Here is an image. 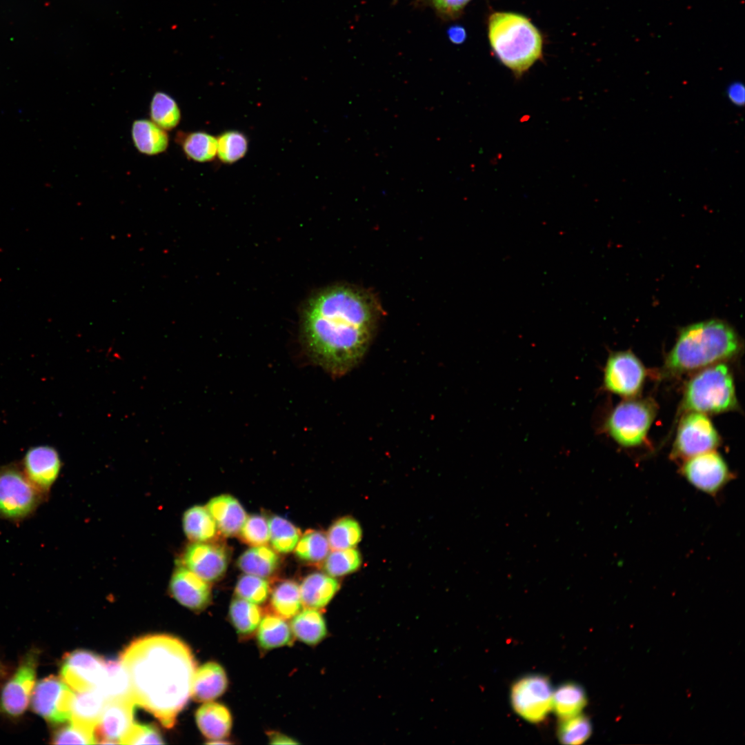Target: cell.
Masks as SVG:
<instances>
[{"label":"cell","instance_id":"8d00e7d4","mask_svg":"<svg viewBox=\"0 0 745 745\" xmlns=\"http://www.w3.org/2000/svg\"><path fill=\"white\" fill-rule=\"evenodd\" d=\"M295 553L304 562L319 563L324 561L330 551L327 535L318 530H308L300 537Z\"/></svg>","mask_w":745,"mask_h":745},{"label":"cell","instance_id":"52a82bcc","mask_svg":"<svg viewBox=\"0 0 745 745\" xmlns=\"http://www.w3.org/2000/svg\"><path fill=\"white\" fill-rule=\"evenodd\" d=\"M656 414L650 399H630L619 404L605 424L607 432L619 444L633 447L641 444Z\"/></svg>","mask_w":745,"mask_h":745},{"label":"cell","instance_id":"2e32d148","mask_svg":"<svg viewBox=\"0 0 745 745\" xmlns=\"http://www.w3.org/2000/svg\"><path fill=\"white\" fill-rule=\"evenodd\" d=\"M135 706L131 697L107 699L95 728L97 744H119L134 724Z\"/></svg>","mask_w":745,"mask_h":745},{"label":"cell","instance_id":"cb8c5ba5","mask_svg":"<svg viewBox=\"0 0 745 745\" xmlns=\"http://www.w3.org/2000/svg\"><path fill=\"white\" fill-rule=\"evenodd\" d=\"M131 135L135 146L142 154L159 155L165 152L168 147V133L151 120H135L132 126Z\"/></svg>","mask_w":745,"mask_h":745},{"label":"cell","instance_id":"6da1fadb","mask_svg":"<svg viewBox=\"0 0 745 745\" xmlns=\"http://www.w3.org/2000/svg\"><path fill=\"white\" fill-rule=\"evenodd\" d=\"M378 317L375 299L358 288L340 286L321 292L304 319L309 358L332 376L345 375L363 358Z\"/></svg>","mask_w":745,"mask_h":745},{"label":"cell","instance_id":"f546056e","mask_svg":"<svg viewBox=\"0 0 745 745\" xmlns=\"http://www.w3.org/2000/svg\"><path fill=\"white\" fill-rule=\"evenodd\" d=\"M178 139L183 153L189 159L206 163L217 157V137L208 132L197 131L181 134Z\"/></svg>","mask_w":745,"mask_h":745},{"label":"cell","instance_id":"30bf717a","mask_svg":"<svg viewBox=\"0 0 745 745\" xmlns=\"http://www.w3.org/2000/svg\"><path fill=\"white\" fill-rule=\"evenodd\" d=\"M719 442L717 430L708 417L703 413L689 412L679 422L671 456L674 459L684 461L714 450Z\"/></svg>","mask_w":745,"mask_h":745},{"label":"cell","instance_id":"ac0fdd59","mask_svg":"<svg viewBox=\"0 0 745 745\" xmlns=\"http://www.w3.org/2000/svg\"><path fill=\"white\" fill-rule=\"evenodd\" d=\"M169 588L171 595L179 603L192 610L204 609L211 601L208 582L184 566L175 569Z\"/></svg>","mask_w":745,"mask_h":745},{"label":"cell","instance_id":"9a60e30c","mask_svg":"<svg viewBox=\"0 0 745 745\" xmlns=\"http://www.w3.org/2000/svg\"><path fill=\"white\" fill-rule=\"evenodd\" d=\"M20 465L29 481L48 499L61 470L57 450L48 445L32 446L26 452Z\"/></svg>","mask_w":745,"mask_h":745},{"label":"cell","instance_id":"ba28073f","mask_svg":"<svg viewBox=\"0 0 745 745\" xmlns=\"http://www.w3.org/2000/svg\"><path fill=\"white\" fill-rule=\"evenodd\" d=\"M40 651L32 648L22 657L17 668L3 686L0 694V712L19 717L26 711L36 684Z\"/></svg>","mask_w":745,"mask_h":745},{"label":"cell","instance_id":"8992f818","mask_svg":"<svg viewBox=\"0 0 745 745\" xmlns=\"http://www.w3.org/2000/svg\"><path fill=\"white\" fill-rule=\"evenodd\" d=\"M47 499L24 474L21 465H0V519L20 524L34 516Z\"/></svg>","mask_w":745,"mask_h":745},{"label":"cell","instance_id":"ab89813d","mask_svg":"<svg viewBox=\"0 0 745 745\" xmlns=\"http://www.w3.org/2000/svg\"><path fill=\"white\" fill-rule=\"evenodd\" d=\"M591 730L589 719L579 713L561 719L557 729V737L564 744H581L588 739Z\"/></svg>","mask_w":745,"mask_h":745},{"label":"cell","instance_id":"d6986e66","mask_svg":"<svg viewBox=\"0 0 745 745\" xmlns=\"http://www.w3.org/2000/svg\"><path fill=\"white\" fill-rule=\"evenodd\" d=\"M206 508L212 516L218 530L226 537L239 534L247 517L239 501L229 495L213 497Z\"/></svg>","mask_w":745,"mask_h":745},{"label":"cell","instance_id":"1f68e13d","mask_svg":"<svg viewBox=\"0 0 745 745\" xmlns=\"http://www.w3.org/2000/svg\"><path fill=\"white\" fill-rule=\"evenodd\" d=\"M586 704L583 688L578 684L568 682L559 686L553 695V708L560 719L580 713Z\"/></svg>","mask_w":745,"mask_h":745},{"label":"cell","instance_id":"836d02e7","mask_svg":"<svg viewBox=\"0 0 745 745\" xmlns=\"http://www.w3.org/2000/svg\"><path fill=\"white\" fill-rule=\"evenodd\" d=\"M97 688L107 699L131 697L129 677L121 660L106 661L105 677Z\"/></svg>","mask_w":745,"mask_h":745},{"label":"cell","instance_id":"e575fe53","mask_svg":"<svg viewBox=\"0 0 745 745\" xmlns=\"http://www.w3.org/2000/svg\"><path fill=\"white\" fill-rule=\"evenodd\" d=\"M270 542L277 552L288 553L292 551L299 539L300 530L288 520L273 516L268 520Z\"/></svg>","mask_w":745,"mask_h":745},{"label":"cell","instance_id":"7402d4cb","mask_svg":"<svg viewBox=\"0 0 745 745\" xmlns=\"http://www.w3.org/2000/svg\"><path fill=\"white\" fill-rule=\"evenodd\" d=\"M106 702L107 698L98 688L75 692L70 722L95 731Z\"/></svg>","mask_w":745,"mask_h":745},{"label":"cell","instance_id":"83f0119b","mask_svg":"<svg viewBox=\"0 0 745 745\" xmlns=\"http://www.w3.org/2000/svg\"><path fill=\"white\" fill-rule=\"evenodd\" d=\"M277 554L265 545L253 546L239 558V568L245 573L261 577L270 576L279 566Z\"/></svg>","mask_w":745,"mask_h":745},{"label":"cell","instance_id":"7c38bea8","mask_svg":"<svg viewBox=\"0 0 745 745\" xmlns=\"http://www.w3.org/2000/svg\"><path fill=\"white\" fill-rule=\"evenodd\" d=\"M74 692L61 677L50 675L36 683L30 699L32 711L47 722H70Z\"/></svg>","mask_w":745,"mask_h":745},{"label":"cell","instance_id":"44dd1931","mask_svg":"<svg viewBox=\"0 0 745 745\" xmlns=\"http://www.w3.org/2000/svg\"><path fill=\"white\" fill-rule=\"evenodd\" d=\"M195 719L201 733L212 742L223 740L228 736L232 727V717L229 710L223 704L207 702L196 712Z\"/></svg>","mask_w":745,"mask_h":745},{"label":"cell","instance_id":"d590c367","mask_svg":"<svg viewBox=\"0 0 745 745\" xmlns=\"http://www.w3.org/2000/svg\"><path fill=\"white\" fill-rule=\"evenodd\" d=\"M327 538L332 550L354 548L361 538V529L359 523L350 517H344L336 521L329 528Z\"/></svg>","mask_w":745,"mask_h":745},{"label":"cell","instance_id":"603a6c76","mask_svg":"<svg viewBox=\"0 0 745 745\" xmlns=\"http://www.w3.org/2000/svg\"><path fill=\"white\" fill-rule=\"evenodd\" d=\"M339 588V582L328 574L308 575L299 586L302 605L307 608H322L330 602Z\"/></svg>","mask_w":745,"mask_h":745},{"label":"cell","instance_id":"7bdbcfd3","mask_svg":"<svg viewBox=\"0 0 745 745\" xmlns=\"http://www.w3.org/2000/svg\"><path fill=\"white\" fill-rule=\"evenodd\" d=\"M55 744H97L95 731L70 722L58 729L52 737Z\"/></svg>","mask_w":745,"mask_h":745},{"label":"cell","instance_id":"c3c4849f","mask_svg":"<svg viewBox=\"0 0 745 745\" xmlns=\"http://www.w3.org/2000/svg\"><path fill=\"white\" fill-rule=\"evenodd\" d=\"M270 743L272 744H295L297 742L293 740L289 737L277 733H270L269 734Z\"/></svg>","mask_w":745,"mask_h":745},{"label":"cell","instance_id":"4fadbf2b","mask_svg":"<svg viewBox=\"0 0 745 745\" xmlns=\"http://www.w3.org/2000/svg\"><path fill=\"white\" fill-rule=\"evenodd\" d=\"M105 674L106 661L85 650L67 653L61 664L60 677L75 692L99 687Z\"/></svg>","mask_w":745,"mask_h":745},{"label":"cell","instance_id":"ffe728a7","mask_svg":"<svg viewBox=\"0 0 745 745\" xmlns=\"http://www.w3.org/2000/svg\"><path fill=\"white\" fill-rule=\"evenodd\" d=\"M227 686L228 679L222 666L216 662H208L194 673L191 696L197 702H210L220 697Z\"/></svg>","mask_w":745,"mask_h":745},{"label":"cell","instance_id":"b9f144b4","mask_svg":"<svg viewBox=\"0 0 745 745\" xmlns=\"http://www.w3.org/2000/svg\"><path fill=\"white\" fill-rule=\"evenodd\" d=\"M239 534L241 540L250 546L266 545L270 541L268 521L261 515H250L246 517Z\"/></svg>","mask_w":745,"mask_h":745},{"label":"cell","instance_id":"ee69618b","mask_svg":"<svg viewBox=\"0 0 745 745\" xmlns=\"http://www.w3.org/2000/svg\"><path fill=\"white\" fill-rule=\"evenodd\" d=\"M122 744H164L159 731L149 724L134 723L121 738Z\"/></svg>","mask_w":745,"mask_h":745},{"label":"cell","instance_id":"7a4b0ae2","mask_svg":"<svg viewBox=\"0 0 745 745\" xmlns=\"http://www.w3.org/2000/svg\"><path fill=\"white\" fill-rule=\"evenodd\" d=\"M120 660L135 704L172 728L191 696L197 662L190 648L168 635H149L132 642Z\"/></svg>","mask_w":745,"mask_h":745},{"label":"cell","instance_id":"9c48e42d","mask_svg":"<svg viewBox=\"0 0 745 745\" xmlns=\"http://www.w3.org/2000/svg\"><path fill=\"white\" fill-rule=\"evenodd\" d=\"M553 691L549 679L540 675H530L517 680L510 691L514 711L531 723L545 719L553 708Z\"/></svg>","mask_w":745,"mask_h":745},{"label":"cell","instance_id":"4316f807","mask_svg":"<svg viewBox=\"0 0 745 745\" xmlns=\"http://www.w3.org/2000/svg\"><path fill=\"white\" fill-rule=\"evenodd\" d=\"M257 639L261 648L270 650L291 645L293 634L284 619L272 613L261 618L257 628Z\"/></svg>","mask_w":745,"mask_h":745},{"label":"cell","instance_id":"5b68a950","mask_svg":"<svg viewBox=\"0 0 745 745\" xmlns=\"http://www.w3.org/2000/svg\"><path fill=\"white\" fill-rule=\"evenodd\" d=\"M737 406L732 373L726 365L720 363L706 367L691 379L685 388L682 409L714 414Z\"/></svg>","mask_w":745,"mask_h":745},{"label":"cell","instance_id":"277c9868","mask_svg":"<svg viewBox=\"0 0 745 745\" xmlns=\"http://www.w3.org/2000/svg\"><path fill=\"white\" fill-rule=\"evenodd\" d=\"M488 37L497 59L520 76L542 56L543 39L526 17L510 12H495L488 20Z\"/></svg>","mask_w":745,"mask_h":745},{"label":"cell","instance_id":"bcb514c9","mask_svg":"<svg viewBox=\"0 0 745 745\" xmlns=\"http://www.w3.org/2000/svg\"><path fill=\"white\" fill-rule=\"evenodd\" d=\"M726 94L733 104L740 106L744 103L745 89L742 83L739 81L731 83L727 88Z\"/></svg>","mask_w":745,"mask_h":745},{"label":"cell","instance_id":"e0dca14e","mask_svg":"<svg viewBox=\"0 0 745 745\" xmlns=\"http://www.w3.org/2000/svg\"><path fill=\"white\" fill-rule=\"evenodd\" d=\"M183 566L207 582L219 579L228 564V553L219 544L193 542L183 555Z\"/></svg>","mask_w":745,"mask_h":745},{"label":"cell","instance_id":"484cf974","mask_svg":"<svg viewBox=\"0 0 745 745\" xmlns=\"http://www.w3.org/2000/svg\"><path fill=\"white\" fill-rule=\"evenodd\" d=\"M293 635L308 645H316L325 638L327 628L322 615L317 609L299 611L291 622Z\"/></svg>","mask_w":745,"mask_h":745},{"label":"cell","instance_id":"f1b7e54d","mask_svg":"<svg viewBox=\"0 0 745 745\" xmlns=\"http://www.w3.org/2000/svg\"><path fill=\"white\" fill-rule=\"evenodd\" d=\"M302 606L299 586L295 581H283L272 590L270 607L273 614L290 619L301 611Z\"/></svg>","mask_w":745,"mask_h":745},{"label":"cell","instance_id":"4dcf8cb0","mask_svg":"<svg viewBox=\"0 0 745 745\" xmlns=\"http://www.w3.org/2000/svg\"><path fill=\"white\" fill-rule=\"evenodd\" d=\"M229 618L238 635L244 637L252 635L258 628L262 610L257 604L237 597L230 603Z\"/></svg>","mask_w":745,"mask_h":745},{"label":"cell","instance_id":"3957f363","mask_svg":"<svg viewBox=\"0 0 745 745\" xmlns=\"http://www.w3.org/2000/svg\"><path fill=\"white\" fill-rule=\"evenodd\" d=\"M739 338L726 322L711 319L683 328L668 354L664 371L678 375L703 368L736 356Z\"/></svg>","mask_w":745,"mask_h":745},{"label":"cell","instance_id":"7dc6e473","mask_svg":"<svg viewBox=\"0 0 745 745\" xmlns=\"http://www.w3.org/2000/svg\"><path fill=\"white\" fill-rule=\"evenodd\" d=\"M449 39L455 44L463 43L466 37L464 28L459 26H453L448 30Z\"/></svg>","mask_w":745,"mask_h":745},{"label":"cell","instance_id":"681fc988","mask_svg":"<svg viewBox=\"0 0 745 745\" xmlns=\"http://www.w3.org/2000/svg\"><path fill=\"white\" fill-rule=\"evenodd\" d=\"M0 673H1V665H0Z\"/></svg>","mask_w":745,"mask_h":745},{"label":"cell","instance_id":"60d3db41","mask_svg":"<svg viewBox=\"0 0 745 745\" xmlns=\"http://www.w3.org/2000/svg\"><path fill=\"white\" fill-rule=\"evenodd\" d=\"M270 590L269 584L264 577L250 574L242 575L235 587L237 597L257 605L267 599Z\"/></svg>","mask_w":745,"mask_h":745},{"label":"cell","instance_id":"5bb4252c","mask_svg":"<svg viewBox=\"0 0 745 745\" xmlns=\"http://www.w3.org/2000/svg\"><path fill=\"white\" fill-rule=\"evenodd\" d=\"M646 370L639 359L630 351L611 354L604 369L606 390L624 397L637 395L642 387Z\"/></svg>","mask_w":745,"mask_h":745},{"label":"cell","instance_id":"f35d334b","mask_svg":"<svg viewBox=\"0 0 745 745\" xmlns=\"http://www.w3.org/2000/svg\"><path fill=\"white\" fill-rule=\"evenodd\" d=\"M361 562L360 554L354 548L332 550L324 561V569L330 576L341 577L357 570Z\"/></svg>","mask_w":745,"mask_h":745},{"label":"cell","instance_id":"d4e9b609","mask_svg":"<svg viewBox=\"0 0 745 745\" xmlns=\"http://www.w3.org/2000/svg\"><path fill=\"white\" fill-rule=\"evenodd\" d=\"M183 528L186 537L194 542H209L217 533L216 523L206 507L194 506L183 515Z\"/></svg>","mask_w":745,"mask_h":745},{"label":"cell","instance_id":"d6a6232c","mask_svg":"<svg viewBox=\"0 0 745 745\" xmlns=\"http://www.w3.org/2000/svg\"><path fill=\"white\" fill-rule=\"evenodd\" d=\"M150 116L152 121L165 130L174 129L181 121V111L175 100L160 91L152 98Z\"/></svg>","mask_w":745,"mask_h":745},{"label":"cell","instance_id":"8fae6325","mask_svg":"<svg viewBox=\"0 0 745 745\" xmlns=\"http://www.w3.org/2000/svg\"><path fill=\"white\" fill-rule=\"evenodd\" d=\"M679 472L691 486L713 497L734 478L724 458L714 450L684 460Z\"/></svg>","mask_w":745,"mask_h":745},{"label":"cell","instance_id":"f6af8a7d","mask_svg":"<svg viewBox=\"0 0 745 745\" xmlns=\"http://www.w3.org/2000/svg\"><path fill=\"white\" fill-rule=\"evenodd\" d=\"M471 0H432L437 11L447 17H457Z\"/></svg>","mask_w":745,"mask_h":745},{"label":"cell","instance_id":"74e56055","mask_svg":"<svg viewBox=\"0 0 745 745\" xmlns=\"http://www.w3.org/2000/svg\"><path fill=\"white\" fill-rule=\"evenodd\" d=\"M217 156L223 163H234L241 159L248 152V138L238 130L226 131L217 137Z\"/></svg>","mask_w":745,"mask_h":745}]
</instances>
